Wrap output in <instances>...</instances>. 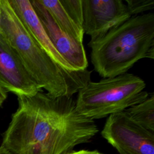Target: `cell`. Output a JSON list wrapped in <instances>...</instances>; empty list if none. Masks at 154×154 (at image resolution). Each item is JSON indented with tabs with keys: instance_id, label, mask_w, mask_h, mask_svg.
I'll return each mask as SVG.
<instances>
[{
	"instance_id": "obj_9",
	"label": "cell",
	"mask_w": 154,
	"mask_h": 154,
	"mask_svg": "<svg viewBox=\"0 0 154 154\" xmlns=\"http://www.w3.org/2000/svg\"><path fill=\"white\" fill-rule=\"evenodd\" d=\"M8 2L31 37L48 55L64 69L76 71L66 61L51 43L29 0H8Z\"/></svg>"
},
{
	"instance_id": "obj_12",
	"label": "cell",
	"mask_w": 154,
	"mask_h": 154,
	"mask_svg": "<svg viewBox=\"0 0 154 154\" xmlns=\"http://www.w3.org/2000/svg\"><path fill=\"white\" fill-rule=\"evenodd\" d=\"M63 7L76 23L83 29V14L82 0H60Z\"/></svg>"
},
{
	"instance_id": "obj_2",
	"label": "cell",
	"mask_w": 154,
	"mask_h": 154,
	"mask_svg": "<svg viewBox=\"0 0 154 154\" xmlns=\"http://www.w3.org/2000/svg\"><path fill=\"white\" fill-rule=\"evenodd\" d=\"M0 10V31L40 88L53 97H72L90 81L87 69L69 71L58 66L31 37L8 0H1Z\"/></svg>"
},
{
	"instance_id": "obj_13",
	"label": "cell",
	"mask_w": 154,
	"mask_h": 154,
	"mask_svg": "<svg viewBox=\"0 0 154 154\" xmlns=\"http://www.w3.org/2000/svg\"><path fill=\"white\" fill-rule=\"evenodd\" d=\"M131 16L141 14L154 8V0H125Z\"/></svg>"
},
{
	"instance_id": "obj_17",
	"label": "cell",
	"mask_w": 154,
	"mask_h": 154,
	"mask_svg": "<svg viewBox=\"0 0 154 154\" xmlns=\"http://www.w3.org/2000/svg\"><path fill=\"white\" fill-rule=\"evenodd\" d=\"M0 3H1V0H0ZM0 13H1V10H0Z\"/></svg>"
},
{
	"instance_id": "obj_7",
	"label": "cell",
	"mask_w": 154,
	"mask_h": 154,
	"mask_svg": "<svg viewBox=\"0 0 154 154\" xmlns=\"http://www.w3.org/2000/svg\"><path fill=\"white\" fill-rule=\"evenodd\" d=\"M29 1L49 40L61 56L75 70L87 69L88 63L83 43L62 30L38 0Z\"/></svg>"
},
{
	"instance_id": "obj_14",
	"label": "cell",
	"mask_w": 154,
	"mask_h": 154,
	"mask_svg": "<svg viewBox=\"0 0 154 154\" xmlns=\"http://www.w3.org/2000/svg\"><path fill=\"white\" fill-rule=\"evenodd\" d=\"M66 154H102L97 150H80L78 151H72Z\"/></svg>"
},
{
	"instance_id": "obj_16",
	"label": "cell",
	"mask_w": 154,
	"mask_h": 154,
	"mask_svg": "<svg viewBox=\"0 0 154 154\" xmlns=\"http://www.w3.org/2000/svg\"><path fill=\"white\" fill-rule=\"evenodd\" d=\"M0 154H10L7 151H6L5 149H2L1 147H0Z\"/></svg>"
},
{
	"instance_id": "obj_11",
	"label": "cell",
	"mask_w": 154,
	"mask_h": 154,
	"mask_svg": "<svg viewBox=\"0 0 154 154\" xmlns=\"http://www.w3.org/2000/svg\"><path fill=\"white\" fill-rule=\"evenodd\" d=\"M136 123L154 133V95L152 93L143 102L125 111Z\"/></svg>"
},
{
	"instance_id": "obj_10",
	"label": "cell",
	"mask_w": 154,
	"mask_h": 154,
	"mask_svg": "<svg viewBox=\"0 0 154 154\" xmlns=\"http://www.w3.org/2000/svg\"><path fill=\"white\" fill-rule=\"evenodd\" d=\"M54 21L65 32L83 43L84 31L78 27L63 7L60 0H38Z\"/></svg>"
},
{
	"instance_id": "obj_6",
	"label": "cell",
	"mask_w": 154,
	"mask_h": 154,
	"mask_svg": "<svg viewBox=\"0 0 154 154\" xmlns=\"http://www.w3.org/2000/svg\"><path fill=\"white\" fill-rule=\"evenodd\" d=\"M84 33L96 40L126 21L131 15L123 0H82Z\"/></svg>"
},
{
	"instance_id": "obj_1",
	"label": "cell",
	"mask_w": 154,
	"mask_h": 154,
	"mask_svg": "<svg viewBox=\"0 0 154 154\" xmlns=\"http://www.w3.org/2000/svg\"><path fill=\"white\" fill-rule=\"evenodd\" d=\"M17 100L0 146L10 154H66L99 132L72 97H53L42 90Z\"/></svg>"
},
{
	"instance_id": "obj_4",
	"label": "cell",
	"mask_w": 154,
	"mask_h": 154,
	"mask_svg": "<svg viewBox=\"0 0 154 154\" xmlns=\"http://www.w3.org/2000/svg\"><path fill=\"white\" fill-rule=\"evenodd\" d=\"M146 86L143 79L129 73L90 81L78 90L76 106L87 118L102 119L144 100L149 95L144 90Z\"/></svg>"
},
{
	"instance_id": "obj_5",
	"label": "cell",
	"mask_w": 154,
	"mask_h": 154,
	"mask_svg": "<svg viewBox=\"0 0 154 154\" xmlns=\"http://www.w3.org/2000/svg\"><path fill=\"white\" fill-rule=\"evenodd\" d=\"M101 135L119 154H154V133L131 119L125 111L108 117Z\"/></svg>"
},
{
	"instance_id": "obj_3",
	"label": "cell",
	"mask_w": 154,
	"mask_h": 154,
	"mask_svg": "<svg viewBox=\"0 0 154 154\" xmlns=\"http://www.w3.org/2000/svg\"><path fill=\"white\" fill-rule=\"evenodd\" d=\"M91 61L103 78L127 73L138 61L154 58V14L132 16L102 37L90 40Z\"/></svg>"
},
{
	"instance_id": "obj_8",
	"label": "cell",
	"mask_w": 154,
	"mask_h": 154,
	"mask_svg": "<svg viewBox=\"0 0 154 154\" xmlns=\"http://www.w3.org/2000/svg\"><path fill=\"white\" fill-rule=\"evenodd\" d=\"M0 85L7 92L32 96L42 89L29 74L0 31Z\"/></svg>"
},
{
	"instance_id": "obj_15",
	"label": "cell",
	"mask_w": 154,
	"mask_h": 154,
	"mask_svg": "<svg viewBox=\"0 0 154 154\" xmlns=\"http://www.w3.org/2000/svg\"><path fill=\"white\" fill-rule=\"evenodd\" d=\"M7 97V92L0 85V106L2 105Z\"/></svg>"
}]
</instances>
